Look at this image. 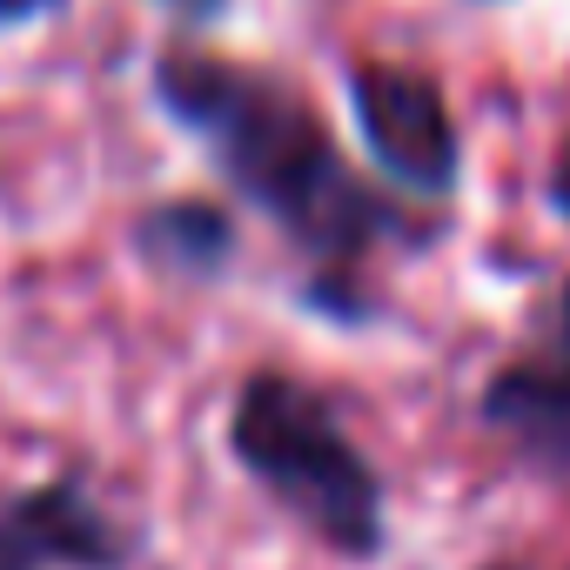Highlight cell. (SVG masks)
Returning <instances> with one entry per match:
<instances>
[{
	"label": "cell",
	"mask_w": 570,
	"mask_h": 570,
	"mask_svg": "<svg viewBox=\"0 0 570 570\" xmlns=\"http://www.w3.org/2000/svg\"><path fill=\"white\" fill-rule=\"evenodd\" d=\"M155 101L168 108L175 128H188L208 148V161L228 175V188L242 202H255L316 262V275H323L316 303L330 316H356L343 282L363 268V255H376L390 242H403V248L423 242V228L343 161L330 128L289 81L202 55V48H168L155 61Z\"/></svg>",
	"instance_id": "cell-1"
},
{
	"label": "cell",
	"mask_w": 570,
	"mask_h": 570,
	"mask_svg": "<svg viewBox=\"0 0 570 570\" xmlns=\"http://www.w3.org/2000/svg\"><path fill=\"white\" fill-rule=\"evenodd\" d=\"M228 450L316 543H330L350 563L383 557V543H390L383 476L350 443L330 396H316L303 376L255 370L242 383V396H235Z\"/></svg>",
	"instance_id": "cell-2"
},
{
	"label": "cell",
	"mask_w": 570,
	"mask_h": 570,
	"mask_svg": "<svg viewBox=\"0 0 570 570\" xmlns=\"http://www.w3.org/2000/svg\"><path fill=\"white\" fill-rule=\"evenodd\" d=\"M350 115L363 128L370 161L410 188V195H450L456 168H463V135L450 121L443 81L423 68H396V61H356L350 68Z\"/></svg>",
	"instance_id": "cell-3"
},
{
	"label": "cell",
	"mask_w": 570,
	"mask_h": 570,
	"mask_svg": "<svg viewBox=\"0 0 570 570\" xmlns=\"http://www.w3.org/2000/svg\"><path fill=\"white\" fill-rule=\"evenodd\" d=\"M135 530L88 490L81 470L21 490L0 510V570H128Z\"/></svg>",
	"instance_id": "cell-4"
},
{
	"label": "cell",
	"mask_w": 570,
	"mask_h": 570,
	"mask_svg": "<svg viewBox=\"0 0 570 570\" xmlns=\"http://www.w3.org/2000/svg\"><path fill=\"white\" fill-rule=\"evenodd\" d=\"M483 423L503 430L537 470L570 476V356L503 363L483 383Z\"/></svg>",
	"instance_id": "cell-5"
},
{
	"label": "cell",
	"mask_w": 570,
	"mask_h": 570,
	"mask_svg": "<svg viewBox=\"0 0 570 570\" xmlns=\"http://www.w3.org/2000/svg\"><path fill=\"white\" fill-rule=\"evenodd\" d=\"M135 248L141 262H155L161 275H188V282H215L235 262V222L215 202H161L135 222Z\"/></svg>",
	"instance_id": "cell-6"
},
{
	"label": "cell",
	"mask_w": 570,
	"mask_h": 570,
	"mask_svg": "<svg viewBox=\"0 0 570 570\" xmlns=\"http://www.w3.org/2000/svg\"><path fill=\"white\" fill-rule=\"evenodd\" d=\"M68 0H0V35L8 28H28V21H48V14H61Z\"/></svg>",
	"instance_id": "cell-7"
},
{
	"label": "cell",
	"mask_w": 570,
	"mask_h": 570,
	"mask_svg": "<svg viewBox=\"0 0 570 570\" xmlns=\"http://www.w3.org/2000/svg\"><path fill=\"white\" fill-rule=\"evenodd\" d=\"M543 202H550V215H563V222H570V141H563V148H557V161H550Z\"/></svg>",
	"instance_id": "cell-8"
},
{
	"label": "cell",
	"mask_w": 570,
	"mask_h": 570,
	"mask_svg": "<svg viewBox=\"0 0 570 570\" xmlns=\"http://www.w3.org/2000/svg\"><path fill=\"white\" fill-rule=\"evenodd\" d=\"M161 8H168L175 21H188V28H208V21L228 14V0H161Z\"/></svg>",
	"instance_id": "cell-9"
},
{
	"label": "cell",
	"mask_w": 570,
	"mask_h": 570,
	"mask_svg": "<svg viewBox=\"0 0 570 570\" xmlns=\"http://www.w3.org/2000/svg\"><path fill=\"white\" fill-rule=\"evenodd\" d=\"M550 343H557V356H570V282H563L557 303H550Z\"/></svg>",
	"instance_id": "cell-10"
},
{
	"label": "cell",
	"mask_w": 570,
	"mask_h": 570,
	"mask_svg": "<svg viewBox=\"0 0 570 570\" xmlns=\"http://www.w3.org/2000/svg\"><path fill=\"white\" fill-rule=\"evenodd\" d=\"M476 8H503V0H476Z\"/></svg>",
	"instance_id": "cell-11"
}]
</instances>
